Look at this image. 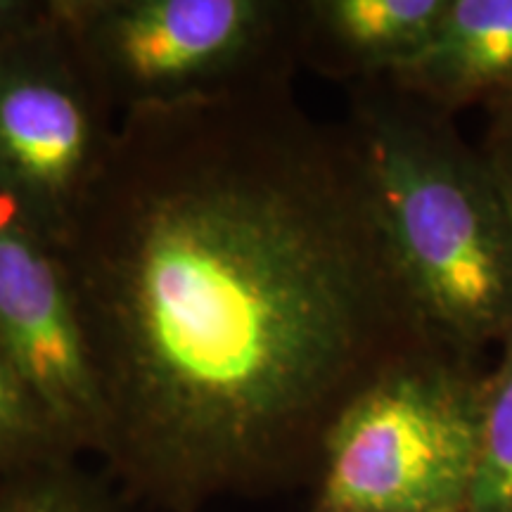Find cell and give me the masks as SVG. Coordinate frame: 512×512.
I'll use <instances>...</instances> for the list:
<instances>
[{
  "label": "cell",
  "instance_id": "1",
  "mask_svg": "<svg viewBox=\"0 0 512 512\" xmlns=\"http://www.w3.org/2000/svg\"><path fill=\"white\" fill-rule=\"evenodd\" d=\"M62 252L100 396L95 458L133 508L313 479L337 413L441 349L347 128L292 81L119 119Z\"/></svg>",
  "mask_w": 512,
  "mask_h": 512
},
{
  "label": "cell",
  "instance_id": "7",
  "mask_svg": "<svg viewBox=\"0 0 512 512\" xmlns=\"http://www.w3.org/2000/svg\"><path fill=\"white\" fill-rule=\"evenodd\" d=\"M448 0H297V62L347 86L387 79L430 46Z\"/></svg>",
  "mask_w": 512,
  "mask_h": 512
},
{
  "label": "cell",
  "instance_id": "6",
  "mask_svg": "<svg viewBox=\"0 0 512 512\" xmlns=\"http://www.w3.org/2000/svg\"><path fill=\"white\" fill-rule=\"evenodd\" d=\"M0 347L76 456L98 453L100 396L62 242L0 192Z\"/></svg>",
  "mask_w": 512,
  "mask_h": 512
},
{
  "label": "cell",
  "instance_id": "11",
  "mask_svg": "<svg viewBox=\"0 0 512 512\" xmlns=\"http://www.w3.org/2000/svg\"><path fill=\"white\" fill-rule=\"evenodd\" d=\"M57 456L76 453L62 439L8 351L0 347V482Z\"/></svg>",
  "mask_w": 512,
  "mask_h": 512
},
{
  "label": "cell",
  "instance_id": "8",
  "mask_svg": "<svg viewBox=\"0 0 512 512\" xmlns=\"http://www.w3.org/2000/svg\"><path fill=\"white\" fill-rule=\"evenodd\" d=\"M387 81L453 117L512 107V0H448L430 46Z\"/></svg>",
  "mask_w": 512,
  "mask_h": 512
},
{
  "label": "cell",
  "instance_id": "12",
  "mask_svg": "<svg viewBox=\"0 0 512 512\" xmlns=\"http://www.w3.org/2000/svg\"><path fill=\"white\" fill-rule=\"evenodd\" d=\"M477 150L512 214V107L486 112V128Z\"/></svg>",
  "mask_w": 512,
  "mask_h": 512
},
{
  "label": "cell",
  "instance_id": "10",
  "mask_svg": "<svg viewBox=\"0 0 512 512\" xmlns=\"http://www.w3.org/2000/svg\"><path fill=\"white\" fill-rule=\"evenodd\" d=\"M465 512H512V335L486 375L482 437Z\"/></svg>",
  "mask_w": 512,
  "mask_h": 512
},
{
  "label": "cell",
  "instance_id": "13",
  "mask_svg": "<svg viewBox=\"0 0 512 512\" xmlns=\"http://www.w3.org/2000/svg\"><path fill=\"white\" fill-rule=\"evenodd\" d=\"M55 0H0V48L46 24Z\"/></svg>",
  "mask_w": 512,
  "mask_h": 512
},
{
  "label": "cell",
  "instance_id": "3",
  "mask_svg": "<svg viewBox=\"0 0 512 512\" xmlns=\"http://www.w3.org/2000/svg\"><path fill=\"white\" fill-rule=\"evenodd\" d=\"M486 375L477 358L427 349L370 382L320 441L309 512H465Z\"/></svg>",
  "mask_w": 512,
  "mask_h": 512
},
{
  "label": "cell",
  "instance_id": "5",
  "mask_svg": "<svg viewBox=\"0 0 512 512\" xmlns=\"http://www.w3.org/2000/svg\"><path fill=\"white\" fill-rule=\"evenodd\" d=\"M117 128L55 0L46 24L0 48V192L62 242Z\"/></svg>",
  "mask_w": 512,
  "mask_h": 512
},
{
  "label": "cell",
  "instance_id": "2",
  "mask_svg": "<svg viewBox=\"0 0 512 512\" xmlns=\"http://www.w3.org/2000/svg\"><path fill=\"white\" fill-rule=\"evenodd\" d=\"M344 128L411 302L441 349L512 335V214L456 117L387 79L347 86Z\"/></svg>",
  "mask_w": 512,
  "mask_h": 512
},
{
  "label": "cell",
  "instance_id": "4",
  "mask_svg": "<svg viewBox=\"0 0 512 512\" xmlns=\"http://www.w3.org/2000/svg\"><path fill=\"white\" fill-rule=\"evenodd\" d=\"M88 74L124 119L292 81L297 0H57Z\"/></svg>",
  "mask_w": 512,
  "mask_h": 512
},
{
  "label": "cell",
  "instance_id": "9",
  "mask_svg": "<svg viewBox=\"0 0 512 512\" xmlns=\"http://www.w3.org/2000/svg\"><path fill=\"white\" fill-rule=\"evenodd\" d=\"M0 512H133L105 472L57 456L0 482Z\"/></svg>",
  "mask_w": 512,
  "mask_h": 512
}]
</instances>
